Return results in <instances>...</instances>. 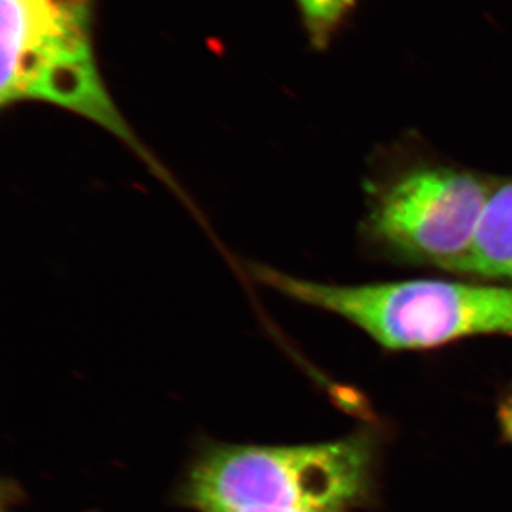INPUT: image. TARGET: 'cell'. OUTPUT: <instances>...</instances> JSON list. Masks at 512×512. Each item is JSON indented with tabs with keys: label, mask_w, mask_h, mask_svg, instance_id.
Wrapping results in <instances>:
<instances>
[{
	"label": "cell",
	"mask_w": 512,
	"mask_h": 512,
	"mask_svg": "<svg viewBox=\"0 0 512 512\" xmlns=\"http://www.w3.org/2000/svg\"><path fill=\"white\" fill-rule=\"evenodd\" d=\"M461 272L512 282V180L493 185Z\"/></svg>",
	"instance_id": "5"
},
{
	"label": "cell",
	"mask_w": 512,
	"mask_h": 512,
	"mask_svg": "<svg viewBox=\"0 0 512 512\" xmlns=\"http://www.w3.org/2000/svg\"><path fill=\"white\" fill-rule=\"evenodd\" d=\"M365 436L312 446H228L195 466L188 500L201 512L343 511L372 471Z\"/></svg>",
	"instance_id": "3"
},
{
	"label": "cell",
	"mask_w": 512,
	"mask_h": 512,
	"mask_svg": "<svg viewBox=\"0 0 512 512\" xmlns=\"http://www.w3.org/2000/svg\"><path fill=\"white\" fill-rule=\"evenodd\" d=\"M493 185L444 165L412 168L377 192L367 231L400 258L461 272Z\"/></svg>",
	"instance_id": "4"
},
{
	"label": "cell",
	"mask_w": 512,
	"mask_h": 512,
	"mask_svg": "<svg viewBox=\"0 0 512 512\" xmlns=\"http://www.w3.org/2000/svg\"><path fill=\"white\" fill-rule=\"evenodd\" d=\"M309 32L318 45L328 39L330 30L353 5V0H298Z\"/></svg>",
	"instance_id": "6"
},
{
	"label": "cell",
	"mask_w": 512,
	"mask_h": 512,
	"mask_svg": "<svg viewBox=\"0 0 512 512\" xmlns=\"http://www.w3.org/2000/svg\"><path fill=\"white\" fill-rule=\"evenodd\" d=\"M259 282L289 298L335 313L387 349L436 348L476 335L512 336V288L412 279L328 285L252 265Z\"/></svg>",
	"instance_id": "1"
},
{
	"label": "cell",
	"mask_w": 512,
	"mask_h": 512,
	"mask_svg": "<svg viewBox=\"0 0 512 512\" xmlns=\"http://www.w3.org/2000/svg\"><path fill=\"white\" fill-rule=\"evenodd\" d=\"M248 512H343V511H248Z\"/></svg>",
	"instance_id": "7"
},
{
	"label": "cell",
	"mask_w": 512,
	"mask_h": 512,
	"mask_svg": "<svg viewBox=\"0 0 512 512\" xmlns=\"http://www.w3.org/2000/svg\"><path fill=\"white\" fill-rule=\"evenodd\" d=\"M2 106L36 100L94 121L154 170L104 86L93 52L92 0H0Z\"/></svg>",
	"instance_id": "2"
}]
</instances>
